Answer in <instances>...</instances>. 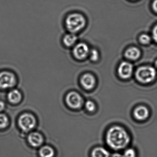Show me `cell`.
I'll return each instance as SVG.
<instances>
[{"instance_id": "obj_1", "label": "cell", "mask_w": 157, "mask_h": 157, "mask_svg": "<svg viewBox=\"0 0 157 157\" xmlns=\"http://www.w3.org/2000/svg\"><path fill=\"white\" fill-rule=\"evenodd\" d=\"M107 145L112 150L120 151L128 147L131 136L126 129L120 125H114L109 128L105 135Z\"/></svg>"}, {"instance_id": "obj_2", "label": "cell", "mask_w": 157, "mask_h": 157, "mask_svg": "<svg viewBox=\"0 0 157 157\" xmlns=\"http://www.w3.org/2000/svg\"><path fill=\"white\" fill-rule=\"evenodd\" d=\"M86 24L84 17L79 13L69 14L65 21L67 29L72 33H77L84 28Z\"/></svg>"}, {"instance_id": "obj_3", "label": "cell", "mask_w": 157, "mask_h": 157, "mask_svg": "<svg viewBox=\"0 0 157 157\" xmlns=\"http://www.w3.org/2000/svg\"><path fill=\"white\" fill-rule=\"evenodd\" d=\"M157 72L154 67L143 66L137 69L135 74L138 81L143 83H149L155 78Z\"/></svg>"}, {"instance_id": "obj_4", "label": "cell", "mask_w": 157, "mask_h": 157, "mask_svg": "<svg viewBox=\"0 0 157 157\" xmlns=\"http://www.w3.org/2000/svg\"><path fill=\"white\" fill-rule=\"evenodd\" d=\"M36 119L34 115L30 113H25L19 117L18 124L21 130L28 132L35 128L36 125Z\"/></svg>"}, {"instance_id": "obj_5", "label": "cell", "mask_w": 157, "mask_h": 157, "mask_svg": "<svg viewBox=\"0 0 157 157\" xmlns=\"http://www.w3.org/2000/svg\"><path fill=\"white\" fill-rule=\"evenodd\" d=\"M16 78L14 74L8 71L0 73V88L6 89L15 86Z\"/></svg>"}, {"instance_id": "obj_6", "label": "cell", "mask_w": 157, "mask_h": 157, "mask_svg": "<svg viewBox=\"0 0 157 157\" xmlns=\"http://www.w3.org/2000/svg\"><path fill=\"white\" fill-rule=\"evenodd\" d=\"M65 101L68 106L73 109H80L84 104L82 96L75 91L69 92L66 96Z\"/></svg>"}, {"instance_id": "obj_7", "label": "cell", "mask_w": 157, "mask_h": 157, "mask_svg": "<svg viewBox=\"0 0 157 157\" xmlns=\"http://www.w3.org/2000/svg\"><path fill=\"white\" fill-rule=\"evenodd\" d=\"M89 48L86 44L80 43L75 46L73 53L77 59L83 60L89 55Z\"/></svg>"}, {"instance_id": "obj_8", "label": "cell", "mask_w": 157, "mask_h": 157, "mask_svg": "<svg viewBox=\"0 0 157 157\" xmlns=\"http://www.w3.org/2000/svg\"><path fill=\"white\" fill-rule=\"evenodd\" d=\"M133 67L130 63L123 62L120 64L118 69V73L121 78H128L131 76Z\"/></svg>"}, {"instance_id": "obj_9", "label": "cell", "mask_w": 157, "mask_h": 157, "mask_svg": "<svg viewBox=\"0 0 157 157\" xmlns=\"http://www.w3.org/2000/svg\"><path fill=\"white\" fill-rule=\"evenodd\" d=\"M28 141L29 144L33 147H39L43 144V136L40 133L33 132L29 135Z\"/></svg>"}, {"instance_id": "obj_10", "label": "cell", "mask_w": 157, "mask_h": 157, "mask_svg": "<svg viewBox=\"0 0 157 157\" xmlns=\"http://www.w3.org/2000/svg\"><path fill=\"white\" fill-rule=\"evenodd\" d=\"M81 85L86 90L92 89L96 85V78L90 74H85L81 78Z\"/></svg>"}, {"instance_id": "obj_11", "label": "cell", "mask_w": 157, "mask_h": 157, "mask_svg": "<svg viewBox=\"0 0 157 157\" xmlns=\"http://www.w3.org/2000/svg\"><path fill=\"white\" fill-rule=\"evenodd\" d=\"M149 115V110L144 106H139L136 108L134 111V116L138 121H145L148 118Z\"/></svg>"}, {"instance_id": "obj_12", "label": "cell", "mask_w": 157, "mask_h": 157, "mask_svg": "<svg viewBox=\"0 0 157 157\" xmlns=\"http://www.w3.org/2000/svg\"><path fill=\"white\" fill-rule=\"evenodd\" d=\"M8 101L13 104H17L21 101L22 95L19 90H13L8 93L7 95Z\"/></svg>"}, {"instance_id": "obj_13", "label": "cell", "mask_w": 157, "mask_h": 157, "mask_svg": "<svg viewBox=\"0 0 157 157\" xmlns=\"http://www.w3.org/2000/svg\"><path fill=\"white\" fill-rule=\"evenodd\" d=\"M91 155V157H111L109 152L102 147H95L92 150Z\"/></svg>"}, {"instance_id": "obj_14", "label": "cell", "mask_w": 157, "mask_h": 157, "mask_svg": "<svg viewBox=\"0 0 157 157\" xmlns=\"http://www.w3.org/2000/svg\"><path fill=\"white\" fill-rule=\"evenodd\" d=\"M141 52L137 48L132 47L128 49L125 52V56L126 58L131 60H135L140 57Z\"/></svg>"}, {"instance_id": "obj_15", "label": "cell", "mask_w": 157, "mask_h": 157, "mask_svg": "<svg viewBox=\"0 0 157 157\" xmlns=\"http://www.w3.org/2000/svg\"><path fill=\"white\" fill-rule=\"evenodd\" d=\"M39 154L40 157H53L54 155V151L51 147L44 146L41 147Z\"/></svg>"}, {"instance_id": "obj_16", "label": "cell", "mask_w": 157, "mask_h": 157, "mask_svg": "<svg viewBox=\"0 0 157 157\" xmlns=\"http://www.w3.org/2000/svg\"><path fill=\"white\" fill-rule=\"evenodd\" d=\"M77 40V36L74 33H71L65 36L63 42L65 46L70 47L75 44Z\"/></svg>"}, {"instance_id": "obj_17", "label": "cell", "mask_w": 157, "mask_h": 157, "mask_svg": "<svg viewBox=\"0 0 157 157\" xmlns=\"http://www.w3.org/2000/svg\"><path fill=\"white\" fill-rule=\"evenodd\" d=\"M9 124L8 117L5 114L0 113V129H4Z\"/></svg>"}, {"instance_id": "obj_18", "label": "cell", "mask_w": 157, "mask_h": 157, "mask_svg": "<svg viewBox=\"0 0 157 157\" xmlns=\"http://www.w3.org/2000/svg\"><path fill=\"white\" fill-rule=\"evenodd\" d=\"M124 157H136V151L132 148H127L124 153Z\"/></svg>"}, {"instance_id": "obj_19", "label": "cell", "mask_w": 157, "mask_h": 157, "mask_svg": "<svg viewBox=\"0 0 157 157\" xmlns=\"http://www.w3.org/2000/svg\"><path fill=\"white\" fill-rule=\"evenodd\" d=\"M85 108L88 112H93L96 109V105L91 101H88L85 103Z\"/></svg>"}, {"instance_id": "obj_20", "label": "cell", "mask_w": 157, "mask_h": 157, "mask_svg": "<svg viewBox=\"0 0 157 157\" xmlns=\"http://www.w3.org/2000/svg\"><path fill=\"white\" fill-rule=\"evenodd\" d=\"M139 40H140V42L142 44L146 45V44H148L150 43L151 41V37L148 35L143 34L141 36Z\"/></svg>"}, {"instance_id": "obj_21", "label": "cell", "mask_w": 157, "mask_h": 157, "mask_svg": "<svg viewBox=\"0 0 157 157\" xmlns=\"http://www.w3.org/2000/svg\"><path fill=\"white\" fill-rule=\"evenodd\" d=\"M90 54V58L91 60L93 61H96L99 59V52L96 49H92L91 51L89 52V54Z\"/></svg>"}, {"instance_id": "obj_22", "label": "cell", "mask_w": 157, "mask_h": 157, "mask_svg": "<svg viewBox=\"0 0 157 157\" xmlns=\"http://www.w3.org/2000/svg\"><path fill=\"white\" fill-rule=\"evenodd\" d=\"M153 37L154 40L157 42V25L154 28L153 30Z\"/></svg>"}, {"instance_id": "obj_23", "label": "cell", "mask_w": 157, "mask_h": 157, "mask_svg": "<svg viewBox=\"0 0 157 157\" xmlns=\"http://www.w3.org/2000/svg\"><path fill=\"white\" fill-rule=\"evenodd\" d=\"M111 157H124V156L123 155H122L120 153H115L112 155Z\"/></svg>"}, {"instance_id": "obj_24", "label": "cell", "mask_w": 157, "mask_h": 157, "mask_svg": "<svg viewBox=\"0 0 157 157\" xmlns=\"http://www.w3.org/2000/svg\"><path fill=\"white\" fill-rule=\"evenodd\" d=\"M153 8L155 12H157V0H155L153 3Z\"/></svg>"}, {"instance_id": "obj_25", "label": "cell", "mask_w": 157, "mask_h": 157, "mask_svg": "<svg viewBox=\"0 0 157 157\" xmlns=\"http://www.w3.org/2000/svg\"><path fill=\"white\" fill-rule=\"evenodd\" d=\"M5 107V105L3 101H0V111H2Z\"/></svg>"}, {"instance_id": "obj_26", "label": "cell", "mask_w": 157, "mask_h": 157, "mask_svg": "<svg viewBox=\"0 0 157 157\" xmlns=\"http://www.w3.org/2000/svg\"><path fill=\"white\" fill-rule=\"evenodd\" d=\"M155 65L156 67L157 68V60L156 61L155 63Z\"/></svg>"}]
</instances>
